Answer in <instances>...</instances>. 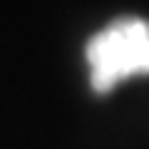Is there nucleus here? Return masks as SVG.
<instances>
[{
	"mask_svg": "<svg viewBox=\"0 0 149 149\" xmlns=\"http://www.w3.org/2000/svg\"><path fill=\"white\" fill-rule=\"evenodd\" d=\"M90 85L107 95L129 77L149 74V20L117 17L90 37L85 47Z\"/></svg>",
	"mask_w": 149,
	"mask_h": 149,
	"instance_id": "nucleus-1",
	"label": "nucleus"
}]
</instances>
